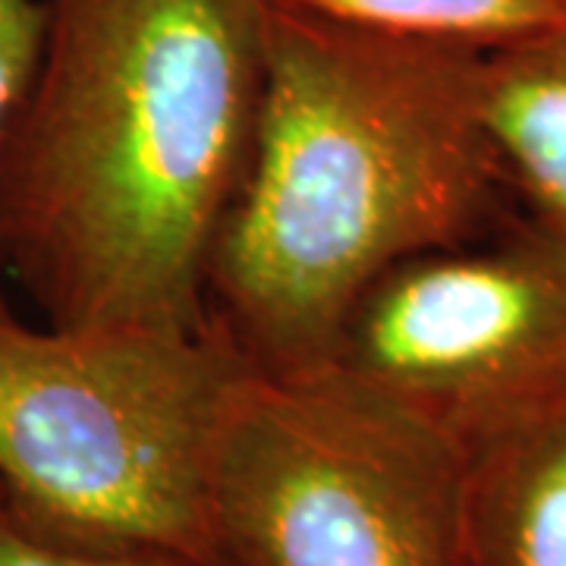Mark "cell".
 <instances>
[{
	"instance_id": "cell-4",
	"label": "cell",
	"mask_w": 566,
	"mask_h": 566,
	"mask_svg": "<svg viewBox=\"0 0 566 566\" xmlns=\"http://www.w3.org/2000/svg\"><path fill=\"white\" fill-rule=\"evenodd\" d=\"M211 510L223 566H469L463 447L331 368H252Z\"/></svg>"
},
{
	"instance_id": "cell-9",
	"label": "cell",
	"mask_w": 566,
	"mask_h": 566,
	"mask_svg": "<svg viewBox=\"0 0 566 566\" xmlns=\"http://www.w3.org/2000/svg\"><path fill=\"white\" fill-rule=\"evenodd\" d=\"M0 566H218L180 551L148 545H85L48 535L0 491Z\"/></svg>"
},
{
	"instance_id": "cell-5",
	"label": "cell",
	"mask_w": 566,
	"mask_h": 566,
	"mask_svg": "<svg viewBox=\"0 0 566 566\" xmlns=\"http://www.w3.org/2000/svg\"><path fill=\"white\" fill-rule=\"evenodd\" d=\"M322 368L460 447L564 403L566 243L513 214L485 240L397 264L353 305Z\"/></svg>"
},
{
	"instance_id": "cell-1",
	"label": "cell",
	"mask_w": 566,
	"mask_h": 566,
	"mask_svg": "<svg viewBox=\"0 0 566 566\" xmlns=\"http://www.w3.org/2000/svg\"><path fill=\"white\" fill-rule=\"evenodd\" d=\"M255 0H44L0 148L7 274L61 327H208L262 102Z\"/></svg>"
},
{
	"instance_id": "cell-6",
	"label": "cell",
	"mask_w": 566,
	"mask_h": 566,
	"mask_svg": "<svg viewBox=\"0 0 566 566\" xmlns=\"http://www.w3.org/2000/svg\"><path fill=\"white\" fill-rule=\"evenodd\" d=\"M463 450L469 566H566V400Z\"/></svg>"
},
{
	"instance_id": "cell-2",
	"label": "cell",
	"mask_w": 566,
	"mask_h": 566,
	"mask_svg": "<svg viewBox=\"0 0 566 566\" xmlns=\"http://www.w3.org/2000/svg\"><path fill=\"white\" fill-rule=\"evenodd\" d=\"M262 102L208 271V322L255 371L322 368L397 264L516 211L482 120V51L262 7Z\"/></svg>"
},
{
	"instance_id": "cell-8",
	"label": "cell",
	"mask_w": 566,
	"mask_h": 566,
	"mask_svg": "<svg viewBox=\"0 0 566 566\" xmlns=\"http://www.w3.org/2000/svg\"><path fill=\"white\" fill-rule=\"evenodd\" d=\"M349 29L403 39L501 48L566 25V0H255Z\"/></svg>"
},
{
	"instance_id": "cell-3",
	"label": "cell",
	"mask_w": 566,
	"mask_h": 566,
	"mask_svg": "<svg viewBox=\"0 0 566 566\" xmlns=\"http://www.w3.org/2000/svg\"><path fill=\"white\" fill-rule=\"evenodd\" d=\"M249 375L211 322L61 327L0 305V491L48 535L223 566L214 463Z\"/></svg>"
},
{
	"instance_id": "cell-7",
	"label": "cell",
	"mask_w": 566,
	"mask_h": 566,
	"mask_svg": "<svg viewBox=\"0 0 566 566\" xmlns=\"http://www.w3.org/2000/svg\"><path fill=\"white\" fill-rule=\"evenodd\" d=\"M479 92L520 214L566 243V25L482 51Z\"/></svg>"
},
{
	"instance_id": "cell-10",
	"label": "cell",
	"mask_w": 566,
	"mask_h": 566,
	"mask_svg": "<svg viewBox=\"0 0 566 566\" xmlns=\"http://www.w3.org/2000/svg\"><path fill=\"white\" fill-rule=\"evenodd\" d=\"M44 35V0H0V148L20 111L25 88L39 63ZM7 255L0 233V305L7 303Z\"/></svg>"
}]
</instances>
